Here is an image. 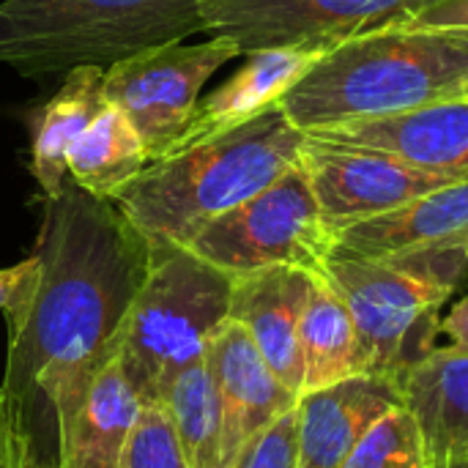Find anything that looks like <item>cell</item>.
<instances>
[{
  "label": "cell",
  "mask_w": 468,
  "mask_h": 468,
  "mask_svg": "<svg viewBox=\"0 0 468 468\" xmlns=\"http://www.w3.org/2000/svg\"><path fill=\"white\" fill-rule=\"evenodd\" d=\"M33 274L5 313L0 395L41 468H58L66 431L96 376L118 356L154 244L118 208L71 178L41 197Z\"/></svg>",
  "instance_id": "obj_1"
},
{
  "label": "cell",
  "mask_w": 468,
  "mask_h": 468,
  "mask_svg": "<svg viewBox=\"0 0 468 468\" xmlns=\"http://www.w3.org/2000/svg\"><path fill=\"white\" fill-rule=\"evenodd\" d=\"M466 82L468 27L400 22L332 47L277 107L315 132L458 99Z\"/></svg>",
  "instance_id": "obj_2"
},
{
  "label": "cell",
  "mask_w": 468,
  "mask_h": 468,
  "mask_svg": "<svg viewBox=\"0 0 468 468\" xmlns=\"http://www.w3.org/2000/svg\"><path fill=\"white\" fill-rule=\"evenodd\" d=\"M307 134L280 107L148 162L118 195V208L154 244L186 247L200 228L241 206L299 165Z\"/></svg>",
  "instance_id": "obj_3"
},
{
  "label": "cell",
  "mask_w": 468,
  "mask_h": 468,
  "mask_svg": "<svg viewBox=\"0 0 468 468\" xmlns=\"http://www.w3.org/2000/svg\"><path fill=\"white\" fill-rule=\"evenodd\" d=\"M206 0H0V63L22 77L112 66L203 33Z\"/></svg>",
  "instance_id": "obj_4"
},
{
  "label": "cell",
  "mask_w": 468,
  "mask_h": 468,
  "mask_svg": "<svg viewBox=\"0 0 468 468\" xmlns=\"http://www.w3.org/2000/svg\"><path fill=\"white\" fill-rule=\"evenodd\" d=\"M230 296L228 271L186 247L154 244L151 271L129 310L118 348L143 403H159L184 370L206 362L211 340L230 321Z\"/></svg>",
  "instance_id": "obj_5"
},
{
  "label": "cell",
  "mask_w": 468,
  "mask_h": 468,
  "mask_svg": "<svg viewBox=\"0 0 468 468\" xmlns=\"http://www.w3.org/2000/svg\"><path fill=\"white\" fill-rule=\"evenodd\" d=\"M468 269V250L409 258L329 255L321 277L346 302L367 373L400 376L436 348L441 307Z\"/></svg>",
  "instance_id": "obj_6"
},
{
  "label": "cell",
  "mask_w": 468,
  "mask_h": 468,
  "mask_svg": "<svg viewBox=\"0 0 468 468\" xmlns=\"http://www.w3.org/2000/svg\"><path fill=\"white\" fill-rule=\"evenodd\" d=\"M332 247L335 233L324 222L302 159L271 186L211 219L186 244L230 277L271 266L321 274Z\"/></svg>",
  "instance_id": "obj_7"
},
{
  "label": "cell",
  "mask_w": 468,
  "mask_h": 468,
  "mask_svg": "<svg viewBox=\"0 0 468 468\" xmlns=\"http://www.w3.org/2000/svg\"><path fill=\"white\" fill-rule=\"evenodd\" d=\"M239 55L225 36L206 44H156L104 69V99L134 126L148 162H156L186 129L203 85Z\"/></svg>",
  "instance_id": "obj_8"
},
{
  "label": "cell",
  "mask_w": 468,
  "mask_h": 468,
  "mask_svg": "<svg viewBox=\"0 0 468 468\" xmlns=\"http://www.w3.org/2000/svg\"><path fill=\"white\" fill-rule=\"evenodd\" d=\"M444 0H206L203 30L241 55L277 47L332 49L348 38L411 22Z\"/></svg>",
  "instance_id": "obj_9"
},
{
  "label": "cell",
  "mask_w": 468,
  "mask_h": 468,
  "mask_svg": "<svg viewBox=\"0 0 468 468\" xmlns=\"http://www.w3.org/2000/svg\"><path fill=\"white\" fill-rule=\"evenodd\" d=\"M302 167L332 233L359 219L392 211L447 184L466 181L411 165L378 148L332 143L315 134H307L304 140Z\"/></svg>",
  "instance_id": "obj_10"
},
{
  "label": "cell",
  "mask_w": 468,
  "mask_h": 468,
  "mask_svg": "<svg viewBox=\"0 0 468 468\" xmlns=\"http://www.w3.org/2000/svg\"><path fill=\"white\" fill-rule=\"evenodd\" d=\"M222 422V468L277 417L296 409L293 395L263 362L247 329L228 321L208 346L206 356Z\"/></svg>",
  "instance_id": "obj_11"
},
{
  "label": "cell",
  "mask_w": 468,
  "mask_h": 468,
  "mask_svg": "<svg viewBox=\"0 0 468 468\" xmlns=\"http://www.w3.org/2000/svg\"><path fill=\"white\" fill-rule=\"evenodd\" d=\"M444 250H468V178L340 228L332 255L389 261Z\"/></svg>",
  "instance_id": "obj_12"
},
{
  "label": "cell",
  "mask_w": 468,
  "mask_h": 468,
  "mask_svg": "<svg viewBox=\"0 0 468 468\" xmlns=\"http://www.w3.org/2000/svg\"><path fill=\"white\" fill-rule=\"evenodd\" d=\"M403 406L395 376L367 373L315 389L296 406V468H343L365 433Z\"/></svg>",
  "instance_id": "obj_13"
},
{
  "label": "cell",
  "mask_w": 468,
  "mask_h": 468,
  "mask_svg": "<svg viewBox=\"0 0 468 468\" xmlns=\"http://www.w3.org/2000/svg\"><path fill=\"white\" fill-rule=\"evenodd\" d=\"M313 274L293 266H271L233 277L230 321L252 337L269 370L302 398L299 326Z\"/></svg>",
  "instance_id": "obj_14"
},
{
  "label": "cell",
  "mask_w": 468,
  "mask_h": 468,
  "mask_svg": "<svg viewBox=\"0 0 468 468\" xmlns=\"http://www.w3.org/2000/svg\"><path fill=\"white\" fill-rule=\"evenodd\" d=\"M332 143L378 148L411 165L468 178V99H444L411 112L348 121L307 132Z\"/></svg>",
  "instance_id": "obj_15"
},
{
  "label": "cell",
  "mask_w": 468,
  "mask_h": 468,
  "mask_svg": "<svg viewBox=\"0 0 468 468\" xmlns=\"http://www.w3.org/2000/svg\"><path fill=\"white\" fill-rule=\"evenodd\" d=\"M326 52L329 49H315V47H277V49L250 52L247 63L230 80H225L206 99H197L186 129L181 132V137L173 143V148L165 156L178 154L214 134L230 132L258 118L261 112L277 107L280 99Z\"/></svg>",
  "instance_id": "obj_16"
},
{
  "label": "cell",
  "mask_w": 468,
  "mask_h": 468,
  "mask_svg": "<svg viewBox=\"0 0 468 468\" xmlns=\"http://www.w3.org/2000/svg\"><path fill=\"white\" fill-rule=\"evenodd\" d=\"M403 406L414 414L431 468L468 455V354L433 348L398 376Z\"/></svg>",
  "instance_id": "obj_17"
},
{
  "label": "cell",
  "mask_w": 468,
  "mask_h": 468,
  "mask_svg": "<svg viewBox=\"0 0 468 468\" xmlns=\"http://www.w3.org/2000/svg\"><path fill=\"white\" fill-rule=\"evenodd\" d=\"M143 398L115 356L93 381L60 444L58 468H118Z\"/></svg>",
  "instance_id": "obj_18"
},
{
  "label": "cell",
  "mask_w": 468,
  "mask_h": 468,
  "mask_svg": "<svg viewBox=\"0 0 468 468\" xmlns=\"http://www.w3.org/2000/svg\"><path fill=\"white\" fill-rule=\"evenodd\" d=\"M107 107L104 69L80 66L66 74L60 90L33 115L30 170L44 197H52L69 178L66 165L80 134Z\"/></svg>",
  "instance_id": "obj_19"
},
{
  "label": "cell",
  "mask_w": 468,
  "mask_h": 468,
  "mask_svg": "<svg viewBox=\"0 0 468 468\" xmlns=\"http://www.w3.org/2000/svg\"><path fill=\"white\" fill-rule=\"evenodd\" d=\"M302 395L367 376L359 335L346 302L321 277L313 274L310 296L299 326Z\"/></svg>",
  "instance_id": "obj_20"
},
{
  "label": "cell",
  "mask_w": 468,
  "mask_h": 468,
  "mask_svg": "<svg viewBox=\"0 0 468 468\" xmlns=\"http://www.w3.org/2000/svg\"><path fill=\"white\" fill-rule=\"evenodd\" d=\"M148 165L145 145L121 110L107 104L69 154V178L96 197L115 195Z\"/></svg>",
  "instance_id": "obj_21"
},
{
  "label": "cell",
  "mask_w": 468,
  "mask_h": 468,
  "mask_svg": "<svg viewBox=\"0 0 468 468\" xmlns=\"http://www.w3.org/2000/svg\"><path fill=\"white\" fill-rule=\"evenodd\" d=\"M189 468H222V422L208 365L184 370L162 395Z\"/></svg>",
  "instance_id": "obj_22"
},
{
  "label": "cell",
  "mask_w": 468,
  "mask_h": 468,
  "mask_svg": "<svg viewBox=\"0 0 468 468\" xmlns=\"http://www.w3.org/2000/svg\"><path fill=\"white\" fill-rule=\"evenodd\" d=\"M343 468H431L414 414L406 406L384 414L365 433Z\"/></svg>",
  "instance_id": "obj_23"
},
{
  "label": "cell",
  "mask_w": 468,
  "mask_h": 468,
  "mask_svg": "<svg viewBox=\"0 0 468 468\" xmlns=\"http://www.w3.org/2000/svg\"><path fill=\"white\" fill-rule=\"evenodd\" d=\"M118 468H189L165 403H143Z\"/></svg>",
  "instance_id": "obj_24"
},
{
  "label": "cell",
  "mask_w": 468,
  "mask_h": 468,
  "mask_svg": "<svg viewBox=\"0 0 468 468\" xmlns=\"http://www.w3.org/2000/svg\"><path fill=\"white\" fill-rule=\"evenodd\" d=\"M296 409L285 411L263 428L228 468H296Z\"/></svg>",
  "instance_id": "obj_25"
},
{
  "label": "cell",
  "mask_w": 468,
  "mask_h": 468,
  "mask_svg": "<svg viewBox=\"0 0 468 468\" xmlns=\"http://www.w3.org/2000/svg\"><path fill=\"white\" fill-rule=\"evenodd\" d=\"M0 468H41L16 414L11 411L3 395H0Z\"/></svg>",
  "instance_id": "obj_26"
},
{
  "label": "cell",
  "mask_w": 468,
  "mask_h": 468,
  "mask_svg": "<svg viewBox=\"0 0 468 468\" xmlns=\"http://www.w3.org/2000/svg\"><path fill=\"white\" fill-rule=\"evenodd\" d=\"M439 335L447 337L450 348L466 351L468 354V296H463L461 302H455L447 315H441Z\"/></svg>",
  "instance_id": "obj_27"
},
{
  "label": "cell",
  "mask_w": 468,
  "mask_h": 468,
  "mask_svg": "<svg viewBox=\"0 0 468 468\" xmlns=\"http://www.w3.org/2000/svg\"><path fill=\"white\" fill-rule=\"evenodd\" d=\"M30 274H33V255L25 258V261L16 263V266L0 269V313H3V315L16 304V299H19L22 288L27 285Z\"/></svg>",
  "instance_id": "obj_28"
},
{
  "label": "cell",
  "mask_w": 468,
  "mask_h": 468,
  "mask_svg": "<svg viewBox=\"0 0 468 468\" xmlns=\"http://www.w3.org/2000/svg\"><path fill=\"white\" fill-rule=\"evenodd\" d=\"M417 25H441V27H468V0H444L428 11H422Z\"/></svg>",
  "instance_id": "obj_29"
},
{
  "label": "cell",
  "mask_w": 468,
  "mask_h": 468,
  "mask_svg": "<svg viewBox=\"0 0 468 468\" xmlns=\"http://www.w3.org/2000/svg\"><path fill=\"white\" fill-rule=\"evenodd\" d=\"M441 468H468V455H461V458H452L447 461Z\"/></svg>",
  "instance_id": "obj_30"
},
{
  "label": "cell",
  "mask_w": 468,
  "mask_h": 468,
  "mask_svg": "<svg viewBox=\"0 0 468 468\" xmlns=\"http://www.w3.org/2000/svg\"><path fill=\"white\" fill-rule=\"evenodd\" d=\"M463 99H468V82H466V88H463V93H461Z\"/></svg>",
  "instance_id": "obj_31"
}]
</instances>
